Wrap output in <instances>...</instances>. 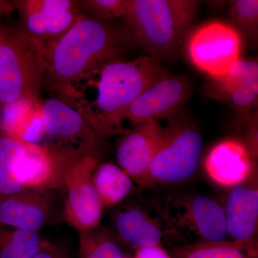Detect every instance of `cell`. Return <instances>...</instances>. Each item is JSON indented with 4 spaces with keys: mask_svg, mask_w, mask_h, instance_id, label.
<instances>
[{
    "mask_svg": "<svg viewBox=\"0 0 258 258\" xmlns=\"http://www.w3.org/2000/svg\"><path fill=\"white\" fill-rule=\"evenodd\" d=\"M132 42L128 30H118L84 17L54 45L47 49L43 86L71 102L74 84L105 64L118 60L125 45Z\"/></svg>",
    "mask_w": 258,
    "mask_h": 258,
    "instance_id": "obj_1",
    "label": "cell"
},
{
    "mask_svg": "<svg viewBox=\"0 0 258 258\" xmlns=\"http://www.w3.org/2000/svg\"><path fill=\"white\" fill-rule=\"evenodd\" d=\"M96 100L80 106L103 138L124 134L121 117L149 86L169 76L159 61L142 56L133 61L114 60L99 70Z\"/></svg>",
    "mask_w": 258,
    "mask_h": 258,
    "instance_id": "obj_2",
    "label": "cell"
},
{
    "mask_svg": "<svg viewBox=\"0 0 258 258\" xmlns=\"http://www.w3.org/2000/svg\"><path fill=\"white\" fill-rule=\"evenodd\" d=\"M198 6L195 0H129L123 18L132 42L160 62L177 53Z\"/></svg>",
    "mask_w": 258,
    "mask_h": 258,
    "instance_id": "obj_3",
    "label": "cell"
},
{
    "mask_svg": "<svg viewBox=\"0 0 258 258\" xmlns=\"http://www.w3.org/2000/svg\"><path fill=\"white\" fill-rule=\"evenodd\" d=\"M47 51L21 29L0 25V113L35 103L43 87Z\"/></svg>",
    "mask_w": 258,
    "mask_h": 258,
    "instance_id": "obj_4",
    "label": "cell"
},
{
    "mask_svg": "<svg viewBox=\"0 0 258 258\" xmlns=\"http://www.w3.org/2000/svg\"><path fill=\"white\" fill-rule=\"evenodd\" d=\"M168 242L179 246L227 240L225 210L204 195H171L162 204Z\"/></svg>",
    "mask_w": 258,
    "mask_h": 258,
    "instance_id": "obj_5",
    "label": "cell"
},
{
    "mask_svg": "<svg viewBox=\"0 0 258 258\" xmlns=\"http://www.w3.org/2000/svg\"><path fill=\"white\" fill-rule=\"evenodd\" d=\"M42 144L70 156L99 157L105 140L94 128L82 108L59 98L43 102L40 109V139Z\"/></svg>",
    "mask_w": 258,
    "mask_h": 258,
    "instance_id": "obj_6",
    "label": "cell"
},
{
    "mask_svg": "<svg viewBox=\"0 0 258 258\" xmlns=\"http://www.w3.org/2000/svg\"><path fill=\"white\" fill-rule=\"evenodd\" d=\"M198 129L189 123L174 122L166 127V136L149 171L152 184L186 181L195 174L203 151Z\"/></svg>",
    "mask_w": 258,
    "mask_h": 258,
    "instance_id": "obj_7",
    "label": "cell"
},
{
    "mask_svg": "<svg viewBox=\"0 0 258 258\" xmlns=\"http://www.w3.org/2000/svg\"><path fill=\"white\" fill-rule=\"evenodd\" d=\"M98 157L76 158L69 163L62 175L63 220L78 231L96 228L101 223L103 208L92 181Z\"/></svg>",
    "mask_w": 258,
    "mask_h": 258,
    "instance_id": "obj_8",
    "label": "cell"
},
{
    "mask_svg": "<svg viewBox=\"0 0 258 258\" xmlns=\"http://www.w3.org/2000/svg\"><path fill=\"white\" fill-rule=\"evenodd\" d=\"M242 47V37L235 28L222 22H211L190 35L187 53L198 69L217 79L240 58Z\"/></svg>",
    "mask_w": 258,
    "mask_h": 258,
    "instance_id": "obj_9",
    "label": "cell"
},
{
    "mask_svg": "<svg viewBox=\"0 0 258 258\" xmlns=\"http://www.w3.org/2000/svg\"><path fill=\"white\" fill-rule=\"evenodd\" d=\"M63 220V201L58 191L25 189L0 196V226L39 232Z\"/></svg>",
    "mask_w": 258,
    "mask_h": 258,
    "instance_id": "obj_10",
    "label": "cell"
},
{
    "mask_svg": "<svg viewBox=\"0 0 258 258\" xmlns=\"http://www.w3.org/2000/svg\"><path fill=\"white\" fill-rule=\"evenodd\" d=\"M12 2L20 14V28L42 44L45 50L85 16L75 0Z\"/></svg>",
    "mask_w": 258,
    "mask_h": 258,
    "instance_id": "obj_11",
    "label": "cell"
},
{
    "mask_svg": "<svg viewBox=\"0 0 258 258\" xmlns=\"http://www.w3.org/2000/svg\"><path fill=\"white\" fill-rule=\"evenodd\" d=\"M165 136L166 128L158 120H148L128 130L118 144V164L140 188L150 186L151 164Z\"/></svg>",
    "mask_w": 258,
    "mask_h": 258,
    "instance_id": "obj_12",
    "label": "cell"
},
{
    "mask_svg": "<svg viewBox=\"0 0 258 258\" xmlns=\"http://www.w3.org/2000/svg\"><path fill=\"white\" fill-rule=\"evenodd\" d=\"M189 83L184 78L167 76L149 86L132 102L123 113L125 120L134 126L172 114L183 106L190 96Z\"/></svg>",
    "mask_w": 258,
    "mask_h": 258,
    "instance_id": "obj_13",
    "label": "cell"
},
{
    "mask_svg": "<svg viewBox=\"0 0 258 258\" xmlns=\"http://www.w3.org/2000/svg\"><path fill=\"white\" fill-rule=\"evenodd\" d=\"M113 224L120 238L136 249L168 242L161 204L122 207L115 212Z\"/></svg>",
    "mask_w": 258,
    "mask_h": 258,
    "instance_id": "obj_14",
    "label": "cell"
},
{
    "mask_svg": "<svg viewBox=\"0 0 258 258\" xmlns=\"http://www.w3.org/2000/svg\"><path fill=\"white\" fill-rule=\"evenodd\" d=\"M210 94L225 100L242 115L257 106L258 64L250 59H239L221 77L213 79Z\"/></svg>",
    "mask_w": 258,
    "mask_h": 258,
    "instance_id": "obj_15",
    "label": "cell"
},
{
    "mask_svg": "<svg viewBox=\"0 0 258 258\" xmlns=\"http://www.w3.org/2000/svg\"><path fill=\"white\" fill-rule=\"evenodd\" d=\"M224 210L227 234L232 241L257 245V184L254 181L234 186L226 199Z\"/></svg>",
    "mask_w": 258,
    "mask_h": 258,
    "instance_id": "obj_16",
    "label": "cell"
},
{
    "mask_svg": "<svg viewBox=\"0 0 258 258\" xmlns=\"http://www.w3.org/2000/svg\"><path fill=\"white\" fill-rule=\"evenodd\" d=\"M253 153L243 142L227 139L209 152L205 166L209 176L224 186H236L252 174Z\"/></svg>",
    "mask_w": 258,
    "mask_h": 258,
    "instance_id": "obj_17",
    "label": "cell"
},
{
    "mask_svg": "<svg viewBox=\"0 0 258 258\" xmlns=\"http://www.w3.org/2000/svg\"><path fill=\"white\" fill-rule=\"evenodd\" d=\"M93 184L103 208L121 203L133 189V181L119 166L104 163L95 169Z\"/></svg>",
    "mask_w": 258,
    "mask_h": 258,
    "instance_id": "obj_18",
    "label": "cell"
},
{
    "mask_svg": "<svg viewBox=\"0 0 258 258\" xmlns=\"http://www.w3.org/2000/svg\"><path fill=\"white\" fill-rule=\"evenodd\" d=\"M30 144L0 128V196L23 190L15 178V166Z\"/></svg>",
    "mask_w": 258,
    "mask_h": 258,
    "instance_id": "obj_19",
    "label": "cell"
},
{
    "mask_svg": "<svg viewBox=\"0 0 258 258\" xmlns=\"http://www.w3.org/2000/svg\"><path fill=\"white\" fill-rule=\"evenodd\" d=\"M172 258H258L257 245L225 240L174 247Z\"/></svg>",
    "mask_w": 258,
    "mask_h": 258,
    "instance_id": "obj_20",
    "label": "cell"
},
{
    "mask_svg": "<svg viewBox=\"0 0 258 258\" xmlns=\"http://www.w3.org/2000/svg\"><path fill=\"white\" fill-rule=\"evenodd\" d=\"M48 242L39 232L0 226V258H33Z\"/></svg>",
    "mask_w": 258,
    "mask_h": 258,
    "instance_id": "obj_21",
    "label": "cell"
},
{
    "mask_svg": "<svg viewBox=\"0 0 258 258\" xmlns=\"http://www.w3.org/2000/svg\"><path fill=\"white\" fill-rule=\"evenodd\" d=\"M81 258H123L118 244L103 229L79 231Z\"/></svg>",
    "mask_w": 258,
    "mask_h": 258,
    "instance_id": "obj_22",
    "label": "cell"
},
{
    "mask_svg": "<svg viewBox=\"0 0 258 258\" xmlns=\"http://www.w3.org/2000/svg\"><path fill=\"white\" fill-rule=\"evenodd\" d=\"M82 13L90 18L104 22L124 17L129 0H82L77 1Z\"/></svg>",
    "mask_w": 258,
    "mask_h": 258,
    "instance_id": "obj_23",
    "label": "cell"
},
{
    "mask_svg": "<svg viewBox=\"0 0 258 258\" xmlns=\"http://www.w3.org/2000/svg\"><path fill=\"white\" fill-rule=\"evenodd\" d=\"M230 15L232 20L247 35L254 36L257 33L258 1L235 0L231 2Z\"/></svg>",
    "mask_w": 258,
    "mask_h": 258,
    "instance_id": "obj_24",
    "label": "cell"
},
{
    "mask_svg": "<svg viewBox=\"0 0 258 258\" xmlns=\"http://www.w3.org/2000/svg\"><path fill=\"white\" fill-rule=\"evenodd\" d=\"M33 258H71L69 251L63 246L52 243L49 241L48 243L43 249L38 252Z\"/></svg>",
    "mask_w": 258,
    "mask_h": 258,
    "instance_id": "obj_25",
    "label": "cell"
},
{
    "mask_svg": "<svg viewBox=\"0 0 258 258\" xmlns=\"http://www.w3.org/2000/svg\"><path fill=\"white\" fill-rule=\"evenodd\" d=\"M134 258H172L161 245L148 246L136 249Z\"/></svg>",
    "mask_w": 258,
    "mask_h": 258,
    "instance_id": "obj_26",
    "label": "cell"
},
{
    "mask_svg": "<svg viewBox=\"0 0 258 258\" xmlns=\"http://www.w3.org/2000/svg\"><path fill=\"white\" fill-rule=\"evenodd\" d=\"M15 10L13 2L0 0V18L4 15L10 14Z\"/></svg>",
    "mask_w": 258,
    "mask_h": 258,
    "instance_id": "obj_27",
    "label": "cell"
},
{
    "mask_svg": "<svg viewBox=\"0 0 258 258\" xmlns=\"http://www.w3.org/2000/svg\"><path fill=\"white\" fill-rule=\"evenodd\" d=\"M123 258H127V257H123Z\"/></svg>",
    "mask_w": 258,
    "mask_h": 258,
    "instance_id": "obj_28",
    "label": "cell"
}]
</instances>
